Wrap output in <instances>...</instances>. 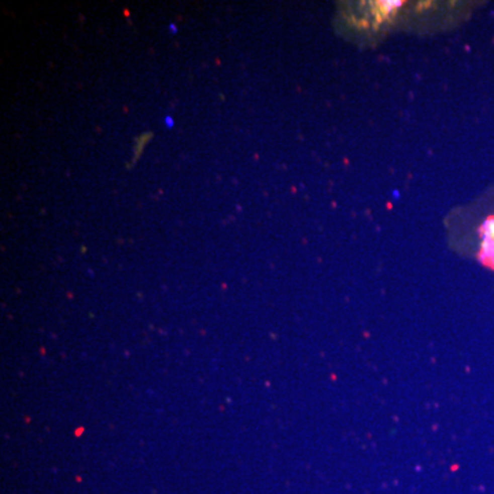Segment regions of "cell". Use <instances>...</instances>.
<instances>
[{
  "mask_svg": "<svg viewBox=\"0 0 494 494\" xmlns=\"http://www.w3.org/2000/svg\"><path fill=\"white\" fill-rule=\"evenodd\" d=\"M167 125L169 126V128L173 126V118H172V117H167Z\"/></svg>",
  "mask_w": 494,
  "mask_h": 494,
  "instance_id": "cell-1",
  "label": "cell"
},
{
  "mask_svg": "<svg viewBox=\"0 0 494 494\" xmlns=\"http://www.w3.org/2000/svg\"><path fill=\"white\" fill-rule=\"evenodd\" d=\"M169 29H171L172 32H176V26H175V25H171V26H169Z\"/></svg>",
  "mask_w": 494,
  "mask_h": 494,
  "instance_id": "cell-2",
  "label": "cell"
}]
</instances>
